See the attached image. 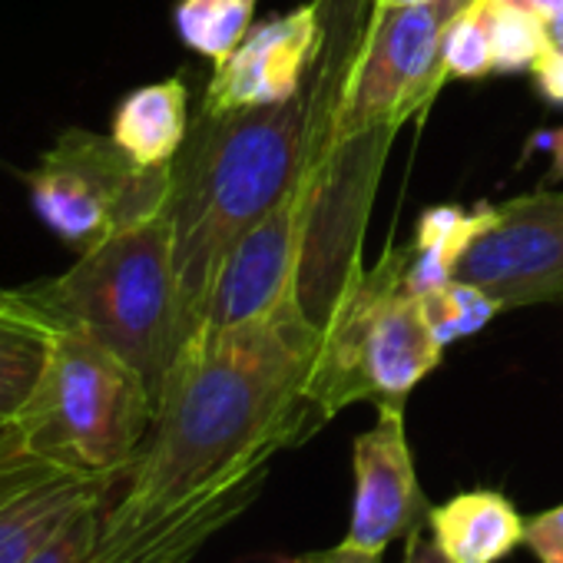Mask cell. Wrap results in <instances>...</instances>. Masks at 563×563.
<instances>
[{
	"label": "cell",
	"mask_w": 563,
	"mask_h": 563,
	"mask_svg": "<svg viewBox=\"0 0 563 563\" xmlns=\"http://www.w3.org/2000/svg\"><path fill=\"white\" fill-rule=\"evenodd\" d=\"M537 143L547 146V150L553 153V166H550V173H547V183H560V179H563V126L553 130V133H540Z\"/></svg>",
	"instance_id": "obj_26"
},
{
	"label": "cell",
	"mask_w": 563,
	"mask_h": 563,
	"mask_svg": "<svg viewBox=\"0 0 563 563\" xmlns=\"http://www.w3.org/2000/svg\"><path fill=\"white\" fill-rule=\"evenodd\" d=\"M523 547L537 563H563V504L547 507L527 520Z\"/></svg>",
	"instance_id": "obj_21"
},
{
	"label": "cell",
	"mask_w": 563,
	"mask_h": 563,
	"mask_svg": "<svg viewBox=\"0 0 563 563\" xmlns=\"http://www.w3.org/2000/svg\"><path fill=\"white\" fill-rule=\"evenodd\" d=\"M319 342L296 296L255 322L196 332L84 563H189L239 520L275 457L322 428L309 401Z\"/></svg>",
	"instance_id": "obj_1"
},
{
	"label": "cell",
	"mask_w": 563,
	"mask_h": 563,
	"mask_svg": "<svg viewBox=\"0 0 563 563\" xmlns=\"http://www.w3.org/2000/svg\"><path fill=\"white\" fill-rule=\"evenodd\" d=\"M4 428H8V424H4V421H0V431H4Z\"/></svg>",
	"instance_id": "obj_30"
},
{
	"label": "cell",
	"mask_w": 563,
	"mask_h": 563,
	"mask_svg": "<svg viewBox=\"0 0 563 563\" xmlns=\"http://www.w3.org/2000/svg\"><path fill=\"white\" fill-rule=\"evenodd\" d=\"M299 262H302V202L292 186L286 199L268 216H262L229 249L212 282V292L196 332H222L275 312L289 296H296Z\"/></svg>",
	"instance_id": "obj_8"
},
{
	"label": "cell",
	"mask_w": 563,
	"mask_h": 563,
	"mask_svg": "<svg viewBox=\"0 0 563 563\" xmlns=\"http://www.w3.org/2000/svg\"><path fill=\"white\" fill-rule=\"evenodd\" d=\"M113 143L140 166H169L189 136V90L179 77L126 93L113 113Z\"/></svg>",
	"instance_id": "obj_14"
},
{
	"label": "cell",
	"mask_w": 563,
	"mask_h": 563,
	"mask_svg": "<svg viewBox=\"0 0 563 563\" xmlns=\"http://www.w3.org/2000/svg\"><path fill=\"white\" fill-rule=\"evenodd\" d=\"M421 306H424L431 332L438 335V342L444 349L451 342L477 335L481 329H487V322L494 316L504 312V306L494 296H487L477 286H467V282H461V278H451V282H444V286L421 292Z\"/></svg>",
	"instance_id": "obj_18"
},
{
	"label": "cell",
	"mask_w": 563,
	"mask_h": 563,
	"mask_svg": "<svg viewBox=\"0 0 563 563\" xmlns=\"http://www.w3.org/2000/svg\"><path fill=\"white\" fill-rule=\"evenodd\" d=\"M296 563H382L378 553H368V550H358V547H349L345 540L339 547H329V550H316V553H306V556H296Z\"/></svg>",
	"instance_id": "obj_24"
},
{
	"label": "cell",
	"mask_w": 563,
	"mask_h": 563,
	"mask_svg": "<svg viewBox=\"0 0 563 563\" xmlns=\"http://www.w3.org/2000/svg\"><path fill=\"white\" fill-rule=\"evenodd\" d=\"M408 245H388L325 322L309 375V401L322 424L358 401L405 405L441 365L444 345L408 286Z\"/></svg>",
	"instance_id": "obj_5"
},
{
	"label": "cell",
	"mask_w": 563,
	"mask_h": 563,
	"mask_svg": "<svg viewBox=\"0 0 563 563\" xmlns=\"http://www.w3.org/2000/svg\"><path fill=\"white\" fill-rule=\"evenodd\" d=\"M401 563H451V560L444 556V550L438 547V540H434L428 520L418 523V527L405 537V560H401Z\"/></svg>",
	"instance_id": "obj_23"
},
{
	"label": "cell",
	"mask_w": 563,
	"mask_h": 563,
	"mask_svg": "<svg viewBox=\"0 0 563 563\" xmlns=\"http://www.w3.org/2000/svg\"><path fill=\"white\" fill-rule=\"evenodd\" d=\"M487 212L490 202H481L474 209L434 206L418 219V232L408 245V286L418 296L454 278V265L464 255L467 242L477 235V229L487 222Z\"/></svg>",
	"instance_id": "obj_15"
},
{
	"label": "cell",
	"mask_w": 563,
	"mask_h": 563,
	"mask_svg": "<svg viewBox=\"0 0 563 563\" xmlns=\"http://www.w3.org/2000/svg\"><path fill=\"white\" fill-rule=\"evenodd\" d=\"M352 467L355 500L345 543L382 556L391 540L408 537L431 514L408 448L405 405H378L375 428L355 438Z\"/></svg>",
	"instance_id": "obj_10"
},
{
	"label": "cell",
	"mask_w": 563,
	"mask_h": 563,
	"mask_svg": "<svg viewBox=\"0 0 563 563\" xmlns=\"http://www.w3.org/2000/svg\"><path fill=\"white\" fill-rule=\"evenodd\" d=\"M530 74H533L537 93H540L550 107L563 110V54H560L556 47H550V51L530 67Z\"/></svg>",
	"instance_id": "obj_22"
},
{
	"label": "cell",
	"mask_w": 563,
	"mask_h": 563,
	"mask_svg": "<svg viewBox=\"0 0 563 563\" xmlns=\"http://www.w3.org/2000/svg\"><path fill=\"white\" fill-rule=\"evenodd\" d=\"M454 278L484 289L504 309L563 302V189H537L490 206Z\"/></svg>",
	"instance_id": "obj_7"
},
{
	"label": "cell",
	"mask_w": 563,
	"mask_h": 563,
	"mask_svg": "<svg viewBox=\"0 0 563 563\" xmlns=\"http://www.w3.org/2000/svg\"><path fill=\"white\" fill-rule=\"evenodd\" d=\"M309 87L286 103L206 113L173 159L169 232L186 342L199 329L229 249L299 183Z\"/></svg>",
	"instance_id": "obj_2"
},
{
	"label": "cell",
	"mask_w": 563,
	"mask_h": 563,
	"mask_svg": "<svg viewBox=\"0 0 563 563\" xmlns=\"http://www.w3.org/2000/svg\"><path fill=\"white\" fill-rule=\"evenodd\" d=\"M60 329V319L31 289H0V421L4 424H11L31 398Z\"/></svg>",
	"instance_id": "obj_13"
},
{
	"label": "cell",
	"mask_w": 563,
	"mask_h": 563,
	"mask_svg": "<svg viewBox=\"0 0 563 563\" xmlns=\"http://www.w3.org/2000/svg\"><path fill=\"white\" fill-rule=\"evenodd\" d=\"M441 57H444L448 80L451 77H457V80H484V77L494 74L490 37H487V27H484L481 14L474 8V0L448 24Z\"/></svg>",
	"instance_id": "obj_19"
},
{
	"label": "cell",
	"mask_w": 563,
	"mask_h": 563,
	"mask_svg": "<svg viewBox=\"0 0 563 563\" xmlns=\"http://www.w3.org/2000/svg\"><path fill=\"white\" fill-rule=\"evenodd\" d=\"M156 418L146 378L80 329H60L11 428L37 457L74 474L123 477Z\"/></svg>",
	"instance_id": "obj_4"
},
{
	"label": "cell",
	"mask_w": 563,
	"mask_h": 563,
	"mask_svg": "<svg viewBox=\"0 0 563 563\" xmlns=\"http://www.w3.org/2000/svg\"><path fill=\"white\" fill-rule=\"evenodd\" d=\"M415 4H428V0H375V8H415Z\"/></svg>",
	"instance_id": "obj_28"
},
{
	"label": "cell",
	"mask_w": 563,
	"mask_h": 563,
	"mask_svg": "<svg viewBox=\"0 0 563 563\" xmlns=\"http://www.w3.org/2000/svg\"><path fill=\"white\" fill-rule=\"evenodd\" d=\"M255 4L258 0H179L173 24L192 54L222 64L249 34Z\"/></svg>",
	"instance_id": "obj_16"
},
{
	"label": "cell",
	"mask_w": 563,
	"mask_h": 563,
	"mask_svg": "<svg viewBox=\"0 0 563 563\" xmlns=\"http://www.w3.org/2000/svg\"><path fill=\"white\" fill-rule=\"evenodd\" d=\"M497 4H507V8H517L523 14H533L537 21H543L547 27L563 18V0H497Z\"/></svg>",
	"instance_id": "obj_25"
},
{
	"label": "cell",
	"mask_w": 563,
	"mask_h": 563,
	"mask_svg": "<svg viewBox=\"0 0 563 563\" xmlns=\"http://www.w3.org/2000/svg\"><path fill=\"white\" fill-rule=\"evenodd\" d=\"M550 41H553V47L563 54V18H556V21L550 24Z\"/></svg>",
	"instance_id": "obj_27"
},
{
	"label": "cell",
	"mask_w": 563,
	"mask_h": 563,
	"mask_svg": "<svg viewBox=\"0 0 563 563\" xmlns=\"http://www.w3.org/2000/svg\"><path fill=\"white\" fill-rule=\"evenodd\" d=\"M120 481L123 477L117 474L90 477L54 467L47 477L0 507V563H27L80 510L110 500Z\"/></svg>",
	"instance_id": "obj_11"
},
{
	"label": "cell",
	"mask_w": 563,
	"mask_h": 563,
	"mask_svg": "<svg viewBox=\"0 0 563 563\" xmlns=\"http://www.w3.org/2000/svg\"><path fill=\"white\" fill-rule=\"evenodd\" d=\"M110 500L103 504H93L87 510H80L44 550H37L27 563H84L87 553H90V543L97 537V523H100V510L107 507Z\"/></svg>",
	"instance_id": "obj_20"
},
{
	"label": "cell",
	"mask_w": 563,
	"mask_h": 563,
	"mask_svg": "<svg viewBox=\"0 0 563 563\" xmlns=\"http://www.w3.org/2000/svg\"><path fill=\"white\" fill-rule=\"evenodd\" d=\"M37 219L77 255L166 212L169 166L133 163L113 136L70 126L27 173Z\"/></svg>",
	"instance_id": "obj_6"
},
{
	"label": "cell",
	"mask_w": 563,
	"mask_h": 563,
	"mask_svg": "<svg viewBox=\"0 0 563 563\" xmlns=\"http://www.w3.org/2000/svg\"><path fill=\"white\" fill-rule=\"evenodd\" d=\"M474 8L487 27L490 51H494V74H517L530 70L550 47V27L533 14L517 8L497 4V0H474Z\"/></svg>",
	"instance_id": "obj_17"
},
{
	"label": "cell",
	"mask_w": 563,
	"mask_h": 563,
	"mask_svg": "<svg viewBox=\"0 0 563 563\" xmlns=\"http://www.w3.org/2000/svg\"><path fill=\"white\" fill-rule=\"evenodd\" d=\"M275 563H296V560H275Z\"/></svg>",
	"instance_id": "obj_29"
},
{
	"label": "cell",
	"mask_w": 563,
	"mask_h": 563,
	"mask_svg": "<svg viewBox=\"0 0 563 563\" xmlns=\"http://www.w3.org/2000/svg\"><path fill=\"white\" fill-rule=\"evenodd\" d=\"M428 527L451 563H500L523 547L527 517L497 490H464L431 507Z\"/></svg>",
	"instance_id": "obj_12"
},
{
	"label": "cell",
	"mask_w": 563,
	"mask_h": 563,
	"mask_svg": "<svg viewBox=\"0 0 563 563\" xmlns=\"http://www.w3.org/2000/svg\"><path fill=\"white\" fill-rule=\"evenodd\" d=\"M31 292L60 319L126 358L159 398L186 345L169 216H156L84 252L74 268Z\"/></svg>",
	"instance_id": "obj_3"
},
{
	"label": "cell",
	"mask_w": 563,
	"mask_h": 563,
	"mask_svg": "<svg viewBox=\"0 0 563 563\" xmlns=\"http://www.w3.org/2000/svg\"><path fill=\"white\" fill-rule=\"evenodd\" d=\"M322 44V4H312L278 14L262 24H252L239 47L216 64V74L206 87L202 110L229 113L286 103L309 87L316 54Z\"/></svg>",
	"instance_id": "obj_9"
}]
</instances>
